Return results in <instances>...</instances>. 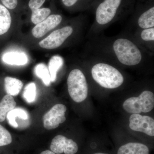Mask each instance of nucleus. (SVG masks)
<instances>
[{
    "label": "nucleus",
    "mask_w": 154,
    "mask_h": 154,
    "mask_svg": "<svg viewBox=\"0 0 154 154\" xmlns=\"http://www.w3.org/2000/svg\"><path fill=\"white\" fill-rule=\"evenodd\" d=\"M91 73L96 82L107 89L118 88L124 82V78L119 71L107 64H96L92 68Z\"/></svg>",
    "instance_id": "nucleus-1"
},
{
    "label": "nucleus",
    "mask_w": 154,
    "mask_h": 154,
    "mask_svg": "<svg viewBox=\"0 0 154 154\" xmlns=\"http://www.w3.org/2000/svg\"><path fill=\"white\" fill-rule=\"evenodd\" d=\"M113 48L118 60L125 65H136L141 60L142 57L140 50L128 39H116L113 43Z\"/></svg>",
    "instance_id": "nucleus-2"
},
{
    "label": "nucleus",
    "mask_w": 154,
    "mask_h": 154,
    "mask_svg": "<svg viewBox=\"0 0 154 154\" xmlns=\"http://www.w3.org/2000/svg\"><path fill=\"white\" fill-rule=\"evenodd\" d=\"M67 85L69 95L74 101L79 103L85 100L88 96V85L82 71L72 70L68 77Z\"/></svg>",
    "instance_id": "nucleus-3"
},
{
    "label": "nucleus",
    "mask_w": 154,
    "mask_h": 154,
    "mask_svg": "<svg viewBox=\"0 0 154 154\" xmlns=\"http://www.w3.org/2000/svg\"><path fill=\"white\" fill-rule=\"evenodd\" d=\"M123 107L125 111L132 114L150 112L154 107V94L151 91H143L138 97L126 99L123 103Z\"/></svg>",
    "instance_id": "nucleus-4"
},
{
    "label": "nucleus",
    "mask_w": 154,
    "mask_h": 154,
    "mask_svg": "<svg viewBox=\"0 0 154 154\" xmlns=\"http://www.w3.org/2000/svg\"><path fill=\"white\" fill-rule=\"evenodd\" d=\"M122 0H104L96 10V18L98 24L104 25L111 22L115 17Z\"/></svg>",
    "instance_id": "nucleus-5"
},
{
    "label": "nucleus",
    "mask_w": 154,
    "mask_h": 154,
    "mask_svg": "<svg viewBox=\"0 0 154 154\" xmlns=\"http://www.w3.org/2000/svg\"><path fill=\"white\" fill-rule=\"evenodd\" d=\"M66 107L63 104H57L53 106L43 117V125L47 130L55 129L66 120L65 112Z\"/></svg>",
    "instance_id": "nucleus-6"
},
{
    "label": "nucleus",
    "mask_w": 154,
    "mask_h": 154,
    "mask_svg": "<svg viewBox=\"0 0 154 154\" xmlns=\"http://www.w3.org/2000/svg\"><path fill=\"white\" fill-rule=\"evenodd\" d=\"M73 28L71 26H66L53 31L52 33L39 42L41 48L52 49L60 47L67 38L71 35Z\"/></svg>",
    "instance_id": "nucleus-7"
},
{
    "label": "nucleus",
    "mask_w": 154,
    "mask_h": 154,
    "mask_svg": "<svg viewBox=\"0 0 154 154\" xmlns=\"http://www.w3.org/2000/svg\"><path fill=\"white\" fill-rule=\"evenodd\" d=\"M129 121V127L132 130L154 136V120L150 116L132 114L130 117Z\"/></svg>",
    "instance_id": "nucleus-8"
},
{
    "label": "nucleus",
    "mask_w": 154,
    "mask_h": 154,
    "mask_svg": "<svg viewBox=\"0 0 154 154\" xmlns=\"http://www.w3.org/2000/svg\"><path fill=\"white\" fill-rule=\"evenodd\" d=\"M51 150L56 154H75L79 147L75 142L62 135L56 136L51 141Z\"/></svg>",
    "instance_id": "nucleus-9"
},
{
    "label": "nucleus",
    "mask_w": 154,
    "mask_h": 154,
    "mask_svg": "<svg viewBox=\"0 0 154 154\" xmlns=\"http://www.w3.org/2000/svg\"><path fill=\"white\" fill-rule=\"evenodd\" d=\"M62 20V18L60 15H51L34 27L32 30L33 36L36 38L42 37L59 25Z\"/></svg>",
    "instance_id": "nucleus-10"
},
{
    "label": "nucleus",
    "mask_w": 154,
    "mask_h": 154,
    "mask_svg": "<svg viewBox=\"0 0 154 154\" xmlns=\"http://www.w3.org/2000/svg\"><path fill=\"white\" fill-rule=\"evenodd\" d=\"M149 149L145 145L137 143H129L122 146L117 154H149Z\"/></svg>",
    "instance_id": "nucleus-11"
},
{
    "label": "nucleus",
    "mask_w": 154,
    "mask_h": 154,
    "mask_svg": "<svg viewBox=\"0 0 154 154\" xmlns=\"http://www.w3.org/2000/svg\"><path fill=\"white\" fill-rule=\"evenodd\" d=\"M4 62L12 65H24L28 63L27 55L23 53L8 52L4 54L2 57Z\"/></svg>",
    "instance_id": "nucleus-12"
},
{
    "label": "nucleus",
    "mask_w": 154,
    "mask_h": 154,
    "mask_svg": "<svg viewBox=\"0 0 154 154\" xmlns=\"http://www.w3.org/2000/svg\"><path fill=\"white\" fill-rule=\"evenodd\" d=\"M7 117L9 124L11 126L15 128H18V125L16 122L17 119L27 121L29 119V116L28 112L25 109L17 107L9 112L7 114Z\"/></svg>",
    "instance_id": "nucleus-13"
},
{
    "label": "nucleus",
    "mask_w": 154,
    "mask_h": 154,
    "mask_svg": "<svg viewBox=\"0 0 154 154\" xmlns=\"http://www.w3.org/2000/svg\"><path fill=\"white\" fill-rule=\"evenodd\" d=\"M23 84L22 81L16 78L7 77L5 79V88L8 95L17 96L22 90Z\"/></svg>",
    "instance_id": "nucleus-14"
},
{
    "label": "nucleus",
    "mask_w": 154,
    "mask_h": 154,
    "mask_svg": "<svg viewBox=\"0 0 154 154\" xmlns=\"http://www.w3.org/2000/svg\"><path fill=\"white\" fill-rule=\"evenodd\" d=\"M17 103L13 96L8 95L3 97L0 102V122L5 121L7 114L16 107Z\"/></svg>",
    "instance_id": "nucleus-15"
},
{
    "label": "nucleus",
    "mask_w": 154,
    "mask_h": 154,
    "mask_svg": "<svg viewBox=\"0 0 154 154\" xmlns=\"http://www.w3.org/2000/svg\"><path fill=\"white\" fill-rule=\"evenodd\" d=\"M138 24L143 29L153 28L154 26V7H152L143 12L138 20Z\"/></svg>",
    "instance_id": "nucleus-16"
},
{
    "label": "nucleus",
    "mask_w": 154,
    "mask_h": 154,
    "mask_svg": "<svg viewBox=\"0 0 154 154\" xmlns=\"http://www.w3.org/2000/svg\"><path fill=\"white\" fill-rule=\"evenodd\" d=\"M11 17L10 12L5 6L0 5V35L8 32L11 27Z\"/></svg>",
    "instance_id": "nucleus-17"
},
{
    "label": "nucleus",
    "mask_w": 154,
    "mask_h": 154,
    "mask_svg": "<svg viewBox=\"0 0 154 154\" xmlns=\"http://www.w3.org/2000/svg\"><path fill=\"white\" fill-rule=\"evenodd\" d=\"M63 59L58 55L54 56L50 60L48 69L51 82H55L57 72L63 66Z\"/></svg>",
    "instance_id": "nucleus-18"
},
{
    "label": "nucleus",
    "mask_w": 154,
    "mask_h": 154,
    "mask_svg": "<svg viewBox=\"0 0 154 154\" xmlns=\"http://www.w3.org/2000/svg\"><path fill=\"white\" fill-rule=\"evenodd\" d=\"M34 73L37 77L41 79L44 85L49 86L51 82L49 70L44 63H39L34 68Z\"/></svg>",
    "instance_id": "nucleus-19"
},
{
    "label": "nucleus",
    "mask_w": 154,
    "mask_h": 154,
    "mask_svg": "<svg viewBox=\"0 0 154 154\" xmlns=\"http://www.w3.org/2000/svg\"><path fill=\"white\" fill-rule=\"evenodd\" d=\"M51 12L50 9L47 8H39L32 11L31 22L33 24L37 25L45 20L49 16Z\"/></svg>",
    "instance_id": "nucleus-20"
},
{
    "label": "nucleus",
    "mask_w": 154,
    "mask_h": 154,
    "mask_svg": "<svg viewBox=\"0 0 154 154\" xmlns=\"http://www.w3.org/2000/svg\"><path fill=\"white\" fill-rule=\"evenodd\" d=\"M36 84L34 82L29 83L25 87L23 96L28 103H32L35 101L36 98Z\"/></svg>",
    "instance_id": "nucleus-21"
},
{
    "label": "nucleus",
    "mask_w": 154,
    "mask_h": 154,
    "mask_svg": "<svg viewBox=\"0 0 154 154\" xmlns=\"http://www.w3.org/2000/svg\"><path fill=\"white\" fill-rule=\"evenodd\" d=\"M12 142V138L10 133L0 125V146L8 145Z\"/></svg>",
    "instance_id": "nucleus-22"
},
{
    "label": "nucleus",
    "mask_w": 154,
    "mask_h": 154,
    "mask_svg": "<svg viewBox=\"0 0 154 154\" xmlns=\"http://www.w3.org/2000/svg\"><path fill=\"white\" fill-rule=\"evenodd\" d=\"M141 37L144 41H154V28L145 29L141 33Z\"/></svg>",
    "instance_id": "nucleus-23"
},
{
    "label": "nucleus",
    "mask_w": 154,
    "mask_h": 154,
    "mask_svg": "<svg viewBox=\"0 0 154 154\" xmlns=\"http://www.w3.org/2000/svg\"><path fill=\"white\" fill-rule=\"evenodd\" d=\"M45 1V0H30L28 5L31 11H33L39 9Z\"/></svg>",
    "instance_id": "nucleus-24"
},
{
    "label": "nucleus",
    "mask_w": 154,
    "mask_h": 154,
    "mask_svg": "<svg viewBox=\"0 0 154 154\" xmlns=\"http://www.w3.org/2000/svg\"><path fill=\"white\" fill-rule=\"evenodd\" d=\"M1 1L4 5L11 10L16 8L18 5L17 0H1Z\"/></svg>",
    "instance_id": "nucleus-25"
},
{
    "label": "nucleus",
    "mask_w": 154,
    "mask_h": 154,
    "mask_svg": "<svg viewBox=\"0 0 154 154\" xmlns=\"http://www.w3.org/2000/svg\"><path fill=\"white\" fill-rule=\"evenodd\" d=\"M78 0H62L63 3L66 7H71L76 4Z\"/></svg>",
    "instance_id": "nucleus-26"
},
{
    "label": "nucleus",
    "mask_w": 154,
    "mask_h": 154,
    "mask_svg": "<svg viewBox=\"0 0 154 154\" xmlns=\"http://www.w3.org/2000/svg\"><path fill=\"white\" fill-rule=\"evenodd\" d=\"M40 154H56L54 152L51 150H47L44 151L42 152Z\"/></svg>",
    "instance_id": "nucleus-27"
},
{
    "label": "nucleus",
    "mask_w": 154,
    "mask_h": 154,
    "mask_svg": "<svg viewBox=\"0 0 154 154\" xmlns=\"http://www.w3.org/2000/svg\"><path fill=\"white\" fill-rule=\"evenodd\" d=\"M94 154H105V153H96Z\"/></svg>",
    "instance_id": "nucleus-28"
}]
</instances>
